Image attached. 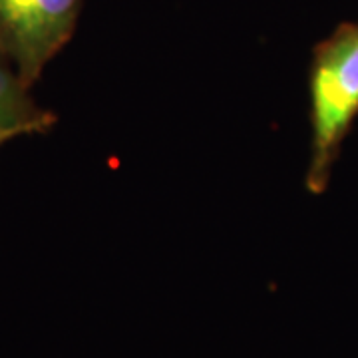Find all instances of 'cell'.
<instances>
[{
	"mask_svg": "<svg viewBox=\"0 0 358 358\" xmlns=\"http://www.w3.org/2000/svg\"><path fill=\"white\" fill-rule=\"evenodd\" d=\"M310 159L305 187L327 192L343 143L358 117V22H343L315 46L308 70Z\"/></svg>",
	"mask_w": 358,
	"mask_h": 358,
	"instance_id": "6da1fadb",
	"label": "cell"
},
{
	"mask_svg": "<svg viewBox=\"0 0 358 358\" xmlns=\"http://www.w3.org/2000/svg\"><path fill=\"white\" fill-rule=\"evenodd\" d=\"M84 0H0V54L28 88L72 40Z\"/></svg>",
	"mask_w": 358,
	"mask_h": 358,
	"instance_id": "7a4b0ae2",
	"label": "cell"
},
{
	"mask_svg": "<svg viewBox=\"0 0 358 358\" xmlns=\"http://www.w3.org/2000/svg\"><path fill=\"white\" fill-rule=\"evenodd\" d=\"M13 64L0 54V134L18 138L44 134L56 124L50 110L40 108Z\"/></svg>",
	"mask_w": 358,
	"mask_h": 358,
	"instance_id": "3957f363",
	"label": "cell"
},
{
	"mask_svg": "<svg viewBox=\"0 0 358 358\" xmlns=\"http://www.w3.org/2000/svg\"><path fill=\"white\" fill-rule=\"evenodd\" d=\"M8 140H13L10 136H4V134H0V145L4 143V141H8Z\"/></svg>",
	"mask_w": 358,
	"mask_h": 358,
	"instance_id": "277c9868",
	"label": "cell"
}]
</instances>
